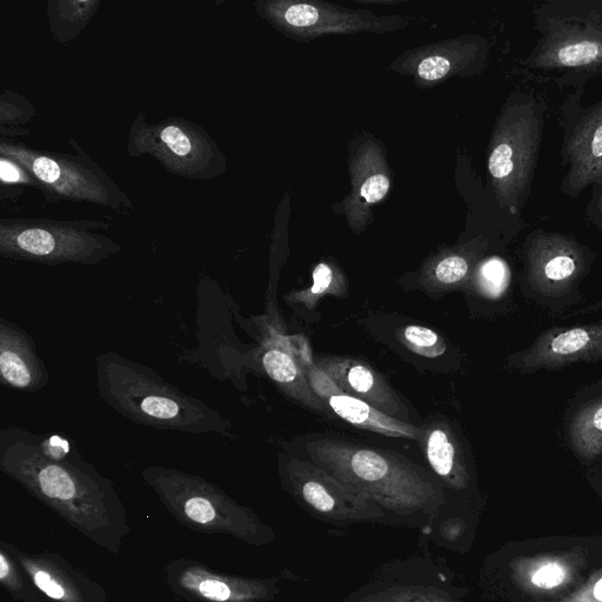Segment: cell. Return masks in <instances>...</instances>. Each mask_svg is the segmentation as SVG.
<instances>
[{
    "label": "cell",
    "instance_id": "6da1fadb",
    "mask_svg": "<svg viewBox=\"0 0 602 602\" xmlns=\"http://www.w3.org/2000/svg\"><path fill=\"white\" fill-rule=\"evenodd\" d=\"M0 471L76 523L104 520L117 500L110 481L60 436L2 428Z\"/></svg>",
    "mask_w": 602,
    "mask_h": 602
},
{
    "label": "cell",
    "instance_id": "7a4b0ae2",
    "mask_svg": "<svg viewBox=\"0 0 602 602\" xmlns=\"http://www.w3.org/2000/svg\"><path fill=\"white\" fill-rule=\"evenodd\" d=\"M100 398L140 426L190 434L229 436V420L203 400L189 396L142 363L117 352L96 358Z\"/></svg>",
    "mask_w": 602,
    "mask_h": 602
},
{
    "label": "cell",
    "instance_id": "3957f363",
    "mask_svg": "<svg viewBox=\"0 0 602 602\" xmlns=\"http://www.w3.org/2000/svg\"><path fill=\"white\" fill-rule=\"evenodd\" d=\"M306 451L313 464L383 510L432 513L445 504L443 490L398 454L333 439L312 440Z\"/></svg>",
    "mask_w": 602,
    "mask_h": 602
},
{
    "label": "cell",
    "instance_id": "277c9868",
    "mask_svg": "<svg viewBox=\"0 0 602 602\" xmlns=\"http://www.w3.org/2000/svg\"><path fill=\"white\" fill-rule=\"evenodd\" d=\"M544 113L534 99L507 105L490 145L488 173L501 205L518 213L530 193L538 163Z\"/></svg>",
    "mask_w": 602,
    "mask_h": 602
},
{
    "label": "cell",
    "instance_id": "5b68a950",
    "mask_svg": "<svg viewBox=\"0 0 602 602\" xmlns=\"http://www.w3.org/2000/svg\"><path fill=\"white\" fill-rule=\"evenodd\" d=\"M143 477L173 512L191 523L206 527L222 523L242 538H259L263 527L259 520L209 481L163 466L145 468Z\"/></svg>",
    "mask_w": 602,
    "mask_h": 602
},
{
    "label": "cell",
    "instance_id": "8992f818",
    "mask_svg": "<svg viewBox=\"0 0 602 602\" xmlns=\"http://www.w3.org/2000/svg\"><path fill=\"white\" fill-rule=\"evenodd\" d=\"M285 473L294 496L320 517L343 523L384 517L383 508L316 464L289 459Z\"/></svg>",
    "mask_w": 602,
    "mask_h": 602
},
{
    "label": "cell",
    "instance_id": "52a82bcc",
    "mask_svg": "<svg viewBox=\"0 0 602 602\" xmlns=\"http://www.w3.org/2000/svg\"><path fill=\"white\" fill-rule=\"evenodd\" d=\"M2 254L6 258L44 264H96L116 251L111 244L84 234L29 227L2 234Z\"/></svg>",
    "mask_w": 602,
    "mask_h": 602
},
{
    "label": "cell",
    "instance_id": "ba28073f",
    "mask_svg": "<svg viewBox=\"0 0 602 602\" xmlns=\"http://www.w3.org/2000/svg\"><path fill=\"white\" fill-rule=\"evenodd\" d=\"M527 64L544 70L600 68L602 29L592 25H554Z\"/></svg>",
    "mask_w": 602,
    "mask_h": 602
},
{
    "label": "cell",
    "instance_id": "9c48e42d",
    "mask_svg": "<svg viewBox=\"0 0 602 602\" xmlns=\"http://www.w3.org/2000/svg\"><path fill=\"white\" fill-rule=\"evenodd\" d=\"M0 383L8 389L33 393L50 384V373L35 340L22 327L0 319Z\"/></svg>",
    "mask_w": 602,
    "mask_h": 602
},
{
    "label": "cell",
    "instance_id": "30bf717a",
    "mask_svg": "<svg viewBox=\"0 0 602 602\" xmlns=\"http://www.w3.org/2000/svg\"><path fill=\"white\" fill-rule=\"evenodd\" d=\"M317 367L347 396L363 400L393 418H408L406 406L369 365L349 358H326L319 360Z\"/></svg>",
    "mask_w": 602,
    "mask_h": 602
},
{
    "label": "cell",
    "instance_id": "8fae6325",
    "mask_svg": "<svg viewBox=\"0 0 602 602\" xmlns=\"http://www.w3.org/2000/svg\"><path fill=\"white\" fill-rule=\"evenodd\" d=\"M563 155L570 164L564 191L578 196L588 185L602 183V103L575 127L566 140Z\"/></svg>",
    "mask_w": 602,
    "mask_h": 602
},
{
    "label": "cell",
    "instance_id": "7c38bea8",
    "mask_svg": "<svg viewBox=\"0 0 602 602\" xmlns=\"http://www.w3.org/2000/svg\"><path fill=\"white\" fill-rule=\"evenodd\" d=\"M279 20L299 37L323 32H347L374 28L369 18L353 12L309 3H284L278 6ZM380 28V26H378Z\"/></svg>",
    "mask_w": 602,
    "mask_h": 602
},
{
    "label": "cell",
    "instance_id": "4fadbf2b",
    "mask_svg": "<svg viewBox=\"0 0 602 602\" xmlns=\"http://www.w3.org/2000/svg\"><path fill=\"white\" fill-rule=\"evenodd\" d=\"M332 411L338 416L363 430L383 434L392 438H405L419 440L421 428L406 423V421L393 418L377 410L365 401L347 396L343 392L332 393L325 398Z\"/></svg>",
    "mask_w": 602,
    "mask_h": 602
},
{
    "label": "cell",
    "instance_id": "5bb4252c",
    "mask_svg": "<svg viewBox=\"0 0 602 602\" xmlns=\"http://www.w3.org/2000/svg\"><path fill=\"white\" fill-rule=\"evenodd\" d=\"M420 439L428 463L445 485L461 490L467 484V473L458 452L457 439L450 427L444 423H434L421 428Z\"/></svg>",
    "mask_w": 602,
    "mask_h": 602
},
{
    "label": "cell",
    "instance_id": "9a60e30c",
    "mask_svg": "<svg viewBox=\"0 0 602 602\" xmlns=\"http://www.w3.org/2000/svg\"><path fill=\"white\" fill-rule=\"evenodd\" d=\"M263 366L269 377L278 384L280 389L290 397L300 401L312 410L324 411L325 405L316 392L312 389L305 373L300 370L297 361L290 353L279 347H270L264 353Z\"/></svg>",
    "mask_w": 602,
    "mask_h": 602
},
{
    "label": "cell",
    "instance_id": "2e32d148",
    "mask_svg": "<svg viewBox=\"0 0 602 602\" xmlns=\"http://www.w3.org/2000/svg\"><path fill=\"white\" fill-rule=\"evenodd\" d=\"M192 590L214 602H251L269 597L270 586L259 581L226 580L211 575L191 574Z\"/></svg>",
    "mask_w": 602,
    "mask_h": 602
},
{
    "label": "cell",
    "instance_id": "e0dca14e",
    "mask_svg": "<svg viewBox=\"0 0 602 602\" xmlns=\"http://www.w3.org/2000/svg\"><path fill=\"white\" fill-rule=\"evenodd\" d=\"M359 602H458L445 592L421 586H394L366 595Z\"/></svg>",
    "mask_w": 602,
    "mask_h": 602
},
{
    "label": "cell",
    "instance_id": "ac0fdd59",
    "mask_svg": "<svg viewBox=\"0 0 602 602\" xmlns=\"http://www.w3.org/2000/svg\"><path fill=\"white\" fill-rule=\"evenodd\" d=\"M364 180L353 187V207L361 211L381 202L390 192L391 182L386 173L380 170L364 171Z\"/></svg>",
    "mask_w": 602,
    "mask_h": 602
},
{
    "label": "cell",
    "instance_id": "d6986e66",
    "mask_svg": "<svg viewBox=\"0 0 602 602\" xmlns=\"http://www.w3.org/2000/svg\"><path fill=\"white\" fill-rule=\"evenodd\" d=\"M405 345L412 352L426 358H438L446 352L447 345L437 332L427 327L410 325L403 331Z\"/></svg>",
    "mask_w": 602,
    "mask_h": 602
},
{
    "label": "cell",
    "instance_id": "ffe728a7",
    "mask_svg": "<svg viewBox=\"0 0 602 602\" xmlns=\"http://www.w3.org/2000/svg\"><path fill=\"white\" fill-rule=\"evenodd\" d=\"M463 60L466 58L451 59L444 50L434 52L420 60L416 68V75L425 83H436L450 75L453 70H457Z\"/></svg>",
    "mask_w": 602,
    "mask_h": 602
},
{
    "label": "cell",
    "instance_id": "44dd1931",
    "mask_svg": "<svg viewBox=\"0 0 602 602\" xmlns=\"http://www.w3.org/2000/svg\"><path fill=\"white\" fill-rule=\"evenodd\" d=\"M336 274L330 265L319 264L313 271V285L309 291L297 294L296 300L307 306L317 304L318 299L324 297L327 293H336L337 280Z\"/></svg>",
    "mask_w": 602,
    "mask_h": 602
},
{
    "label": "cell",
    "instance_id": "7402d4cb",
    "mask_svg": "<svg viewBox=\"0 0 602 602\" xmlns=\"http://www.w3.org/2000/svg\"><path fill=\"white\" fill-rule=\"evenodd\" d=\"M31 171L35 176L46 184H50L63 189L68 186V173H64L62 167L55 160L45 157H37L31 159Z\"/></svg>",
    "mask_w": 602,
    "mask_h": 602
},
{
    "label": "cell",
    "instance_id": "603a6c76",
    "mask_svg": "<svg viewBox=\"0 0 602 602\" xmlns=\"http://www.w3.org/2000/svg\"><path fill=\"white\" fill-rule=\"evenodd\" d=\"M468 272V263L463 257H447L437 265L436 277L440 283L453 285L466 277Z\"/></svg>",
    "mask_w": 602,
    "mask_h": 602
},
{
    "label": "cell",
    "instance_id": "cb8c5ba5",
    "mask_svg": "<svg viewBox=\"0 0 602 602\" xmlns=\"http://www.w3.org/2000/svg\"><path fill=\"white\" fill-rule=\"evenodd\" d=\"M590 340L588 334L584 330L574 329L559 334L552 341V350L557 354H573L584 349Z\"/></svg>",
    "mask_w": 602,
    "mask_h": 602
},
{
    "label": "cell",
    "instance_id": "d4e9b609",
    "mask_svg": "<svg viewBox=\"0 0 602 602\" xmlns=\"http://www.w3.org/2000/svg\"><path fill=\"white\" fill-rule=\"evenodd\" d=\"M505 266L497 259L487 262L480 271V282L484 289L491 294H498L505 283Z\"/></svg>",
    "mask_w": 602,
    "mask_h": 602
},
{
    "label": "cell",
    "instance_id": "484cf974",
    "mask_svg": "<svg viewBox=\"0 0 602 602\" xmlns=\"http://www.w3.org/2000/svg\"><path fill=\"white\" fill-rule=\"evenodd\" d=\"M566 572L558 564L545 565L533 574L532 583L543 590H552L564 583Z\"/></svg>",
    "mask_w": 602,
    "mask_h": 602
},
{
    "label": "cell",
    "instance_id": "4316f807",
    "mask_svg": "<svg viewBox=\"0 0 602 602\" xmlns=\"http://www.w3.org/2000/svg\"><path fill=\"white\" fill-rule=\"evenodd\" d=\"M160 137L165 145L179 157L189 155L192 150L191 140L177 126H167Z\"/></svg>",
    "mask_w": 602,
    "mask_h": 602
},
{
    "label": "cell",
    "instance_id": "83f0119b",
    "mask_svg": "<svg viewBox=\"0 0 602 602\" xmlns=\"http://www.w3.org/2000/svg\"><path fill=\"white\" fill-rule=\"evenodd\" d=\"M32 577L39 590L43 591L48 597L60 601L68 597L65 588L53 579L49 572L37 570L33 572Z\"/></svg>",
    "mask_w": 602,
    "mask_h": 602
},
{
    "label": "cell",
    "instance_id": "f1b7e54d",
    "mask_svg": "<svg viewBox=\"0 0 602 602\" xmlns=\"http://www.w3.org/2000/svg\"><path fill=\"white\" fill-rule=\"evenodd\" d=\"M0 176H2L5 183H18L20 180H23L22 173H20L18 167L5 159L0 162Z\"/></svg>",
    "mask_w": 602,
    "mask_h": 602
},
{
    "label": "cell",
    "instance_id": "f546056e",
    "mask_svg": "<svg viewBox=\"0 0 602 602\" xmlns=\"http://www.w3.org/2000/svg\"><path fill=\"white\" fill-rule=\"evenodd\" d=\"M10 574H11V567H10L9 561L6 560L4 554H0V579L5 581L6 578L10 577Z\"/></svg>",
    "mask_w": 602,
    "mask_h": 602
},
{
    "label": "cell",
    "instance_id": "4dcf8cb0",
    "mask_svg": "<svg viewBox=\"0 0 602 602\" xmlns=\"http://www.w3.org/2000/svg\"><path fill=\"white\" fill-rule=\"evenodd\" d=\"M593 425L597 430L602 431V406L594 414Z\"/></svg>",
    "mask_w": 602,
    "mask_h": 602
},
{
    "label": "cell",
    "instance_id": "1f68e13d",
    "mask_svg": "<svg viewBox=\"0 0 602 602\" xmlns=\"http://www.w3.org/2000/svg\"><path fill=\"white\" fill-rule=\"evenodd\" d=\"M594 595L595 598L602 601V579L599 581L597 586H595Z\"/></svg>",
    "mask_w": 602,
    "mask_h": 602
},
{
    "label": "cell",
    "instance_id": "d6a6232c",
    "mask_svg": "<svg viewBox=\"0 0 602 602\" xmlns=\"http://www.w3.org/2000/svg\"><path fill=\"white\" fill-rule=\"evenodd\" d=\"M598 207H599V210L602 212V191H601V195H600V198H599Z\"/></svg>",
    "mask_w": 602,
    "mask_h": 602
}]
</instances>
